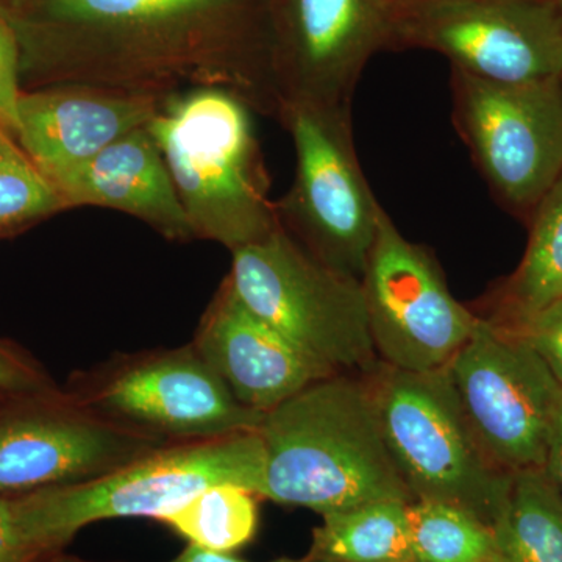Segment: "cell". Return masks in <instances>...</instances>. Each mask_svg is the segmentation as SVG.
Wrapping results in <instances>:
<instances>
[{"label": "cell", "instance_id": "cb8c5ba5", "mask_svg": "<svg viewBox=\"0 0 562 562\" xmlns=\"http://www.w3.org/2000/svg\"><path fill=\"white\" fill-rule=\"evenodd\" d=\"M22 50L20 35L9 18L0 14V125L14 135L21 99Z\"/></svg>", "mask_w": 562, "mask_h": 562}, {"label": "cell", "instance_id": "5bb4252c", "mask_svg": "<svg viewBox=\"0 0 562 562\" xmlns=\"http://www.w3.org/2000/svg\"><path fill=\"white\" fill-rule=\"evenodd\" d=\"M162 99L98 85H46L22 91L13 138L54 187L114 140L146 127Z\"/></svg>", "mask_w": 562, "mask_h": 562}, {"label": "cell", "instance_id": "7c38bea8", "mask_svg": "<svg viewBox=\"0 0 562 562\" xmlns=\"http://www.w3.org/2000/svg\"><path fill=\"white\" fill-rule=\"evenodd\" d=\"M166 446L90 412L57 387L0 403V497L90 482Z\"/></svg>", "mask_w": 562, "mask_h": 562}, {"label": "cell", "instance_id": "e0dca14e", "mask_svg": "<svg viewBox=\"0 0 562 562\" xmlns=\"http://www.w3.org/2000/svg\"><path fill=\"white\" fill-rule=\"evenodd\" d=\"M522 261L484 301L483 319L513 327L562 301V176L530 217Z\"/></svg>", "mask_w": 562, "mask_h": 562}, {"label": "cell", "instance_id": "484cf974", "mask_svg": "<svg viewBox=\"0 0 562 562\" xmlns=\"http://www.w3.org/2000/svg\"><path fill=\"white\" fill-rule=\"evenodd\" d=\"M46 373L21 350L0 341V395L27 394L49 390Z\"/></svg>", "mask_w": 562, "mask_h": 562}, {"label": "cell", "instance_id": "d4e9b609", "mask_svg": "<svg viewBox=\"0 0 562 562\" xmlns=\"http://www.w3.org/2000/svg\"><path fill=\"white\" fill-rule=\"evenodd\" d=\"M506 328L519 333L538 351L562 386V301Z\"/></svg>", "mask_w": 562, "mask_h": 562}, {"label": "cell", "instance_id": "f546056e", "mask_svg": "<svg viewBox=\"0 0 562 562\" xmlns=\"http://www.w3.org/2000/svg\"><path fill=\"white\" fill-rule=\"evenodd\" d=\"M271 562H324L319 560H313V558L305 557L303 560H291V558H280V560L271 561Z\"/></svg>", "mask_w": 562, "mask_h": 562}, {"label": "cell", "instance_id": "3957f363", "mask_svg": "<svg viewBox=\"0 0 562 562\" xmlns=\"http://www.w3.org/2000/svg\"><path fill=\"white\" fill-rule=\"evenodd\" d=\"M261 476L257 430L166 443L99 479L16 495V501L29 538L49 562L87 525L122 517L161 522L216 484H238L258 495Z\"/></svg>", "mask_w": 562, "mask_h": 562}, {"label": "cell", "instance_id": "f1b7e54d", "mask_svg": "<svg viewBox=\"0 0 562 562\" xmlns=\"http://www.w3.org/2000/svg\"><path fill=\"white\" fill-rule=\"evenodd\" d=\"M49 562H91L80 560V558L74 557H54ZM169 562H249L244 561L241 558L235 557L232 553L214 552V550L203 549L201 546L190 543L187 549L183 550L176 558V560Z\"/></svg>", "mask_w": 562, "mask_h": 562}, {"label": "cell", "instance_id": "83f0119b", "mask_svg": "<svg viewBox=\"0 0 562 562\" xmlns=\"http://www.w3.org/2000/svg\"><path fill=\"white\" fill-rule=\"evenodd\" d=\"M549 479L562 494V395L554 416L552 432H550L549 449H547L546 468Z\"/></svg>", "mask_w": 562, "mask_h": 562}, {"label": "cell", "instance_id": "836d02e7", "mask_svg": "<svg viewBox=\"0 0 562 562\" xmlns=\"http://www.w3.org/2000/svg\"><path fill=\"white\" fill-rule=\"evenodd\" d=\"M3 397H5V395H0V403H2Z\"/></svg>", "mask_w": 562, "mask_h": 562}, {"label": "cell", "instance_id": "7a4b0ae2", "mask_svg": "<svg viewBox=\"0 0 562 562\" xmlns=\"http://www.w3.org/2000/svg\"><path fill=\"white\" fill-rule=\"evenodd\" d=\"M254 113L235 92L191 88L166 95L147 124L194 239L231 251L280 227Z\"/></svg>", "mask_w": 562, "mask_h": 562}, {"label": "cell", "instance_id": "30bf717a", "mask_svg": "<svg viewBox=\"0 0 562 562\" xmlns=\"http://www.w3.org/2000/svg\"><path fill=\"white\" fill-rule=\"evenodd\" d=\"M447 372L492 464L509 475L546 468L562 386L519 333L479 316Z\"/></svg>", "mask_w": 562, "mask_h": 562}, {"label": "cell", "instance_id": "9c48e42d", "mask_svg": "<svg viewBox=\"0 0 562 562\" xmlns=\"http://www.w3.org/2000/svg\"><path fill=\"white\" fill-rule=\"evenodd\" d=\"M406 47L492 83L558 79L562 11L557 0H416L392 16L391 49Z\"/></svg>", "mask_w": 562, "mask_h": 562}, {"label": "cell", "instance_id": "ac0fdd59", "mask_svg": "<svg viewBox=\"0 0 562 562\" xmlns=\"http://www.w3.org/2000/svg\"><path fill=\"white\" fill-rule=\"evenodd\" d=\"M265 0H38L32 7L29 33L80 35L151 29L168 22L232 13Z\"/></svg>", "mask_w": 562, "mask_h": 562}, {"label": "cell", "instance_id": "1f68e13d", "mask_svg": "<svg viewBox=\"0 0 562 562\" xmlns=\"http://www.w3.org/2000/svg\"><path fill=\"white\" fill-rule=\"evenodd\" d=\"M16 2H18V0H0V14H3L2 13L3 7L9 5V3H16Z\"/></svg>", "mask_w": 562, "mask_h": 562}, {"label": "cell", "instance_id": "e575fe53", "mask_svg": "<svg viewBox=\"0 0 562 562\" xmlns=\"http://www.w3.org/2000/svg\"><path fill=\"white\" fill-rule=\"evenodd\" d=\"M557 2H558V0H557Z\"/></svg>", "mask_w": 562, "mask_h": 562}, {"label": "cell", "instance_id": "44dd1931", "mask_svg": "<svg viewBox=\"0 0 562 562\" xmlns=\"http://www.w3.org/2000/svg\"><path fill=\"white\" fill-rule=\"evenodd\" d=\"M408 522L413 562H508L494 528L458 506L414 501Z\"/></svg>", "mask_w": 562, "mask_h": 562}, {"label": "cell", "instance_id": "8fae6325", "mask_svg": "<svg viewBox=\"0 0 562 562\" xmlns=\"http://www.w3.org/2000/svg\"><path fill=\"white\" fill-rule=\"evenodd\" d=\"M361 288L379 360L402 371L446 369L479 322L453 297L431 251L408 241L384 209Z\"/></svg>", "mask_w": 562, "mask_h": 562}, {"label": "cell", "instance_id": "4316f807", "mask_svg": "<svg viewBox=\"0 0 562 562\" xmlns=\"http://www.w3.org/2000/svg\"><path fill=\"white\" fill-rule=\"evenodd\" d=\"M0 562H47L22 525L16 497H0Z\"/></svg>", "mask_w": 562, "mask_h": 562}, {"label": "cell", "instance_id": "4dcf8cb0", "mask_svg": "<svg viewBox=\"0 0 562 562\" xmlns=\"http://www.w3.org/2000/svg\"><path fill=\"white\" fill-rule=\"evenodd\" d=\"M392 9H397V7L405 5V3L416 2V0H390Z\"/></svg>", "mask_w": 562, "mask_h": 562}, {"label": "cell", "instance_id": "603a6c76", "mask_svg": "<svg viewBox=\"0 0 562 562\" xmlns=\"http://www.w3.org/2000/svg\"><path fill=\"white\" fill-rule=\"evenodd\" d=\"M65 211L60 195L0 125V235Z\"/></svg>", "mask_w": 562, "mask_h": 562}, {"label": "cell", "instance_id": "ffe728a7", "mask_svg": "<svg viewBox=\"0 0 562 562\" xmlns=\"http://www.w3.org/2000/svg\"><path fill=\"white\" fill-rule=\"evenodd\" d=\"M495 532L508 562H562V494L543 469L513 475Z\"/></svg>", "mask_w": 562, "mask_h": 562}, {"label": "cell", "instance_id": "7402d4cb", "mask_svg": "<svg viewBox=\"0 0 562 562\" xmlns=\"http://www.w3.org/2000/svg\"><path fill=\"white\" fill-rule=\"evenodd\" d=\"M257 494L238 484H216L161 520L190 543L233 553L255 538L260 522Z\"/></svg>", "mask_w": 562, "mask_h": 562}, {"label": "cell", "instance_id": "5b68a950", "mask_svg": "<svg viewBox=\"0 0 562 562\" xmlns=\"http://www.w3.org/2000/svg\"><path fill=\"white\" fill-rule=\"evenodd\" d=\"M224 280L249 312L331 372L364 375L379 364L361 280L324 265L283 228L233 250Z\"/></svg>", "mask_w": 562, "mask_h": 562}, {"label": "cell", "instance_id": "4fadbf2b", "mask_svg": "<svg viewBox=\"0 0 562 562\" xmlns=\"http://www.w3.org/2000/svg\"><path fill=\"white\" fill-rule=\"evenodd\" d=\"M392 16L390 0H269L281 105H351L369 60L391 49Z\"/></svg>", "mask_w": 562, "mask_h": 562}, {"label": "cell", "instance_id": "8992f818", "mask_svg": "<svg viewBox=\"0 0 562 562\" xmlns=\"http://www.w3.org/2000/svg\"><path fill=\"white\" fill-rule=\"evenodd\" d=\"M277 121L295 154L294 180L277 201L280 227L324 265L361 280L383 205L355 150L351 105L286 102Z\"/></svg>", "mask_w": 562, "mask_h": 562}, {"label": "cell", "instance_id": "9a60e30c", "mask_svg": "<svg viewBox=\"0 0 562 562\" xmlns=\"http://www.w3.org/2000/svg\"><path fill=\"white\" fill-rule=\"evenodd\" d=\"M191 344L233 397L255 413H271L310 384L336 375L249 312L225 280Z\"/></svg>", "mask_w": 562, "mask_h": 562}, {"label": "cell", "instance_id": "52a82bcc", "mask_svg": "<svg viewBox=\"0 0 562 562\" xmlns=\"http://www.w3.org/2000/svg\"><path fill=\"white\" fill-rule=\"evenodd\" d=\"M66 392L90 412L165 443L257 431L265 419L233 397L192 344L122 355L77 375Z\"/></svg>", "mask_w": 562, "mask_h": 562}, {"label": "cell", "instance_id": "d6986e66", "mask_svg": "<svg viewBox=\"0 0 562 562\" xmlns=\"http://www.w3.org/2000/svg\"><path fill=\"white\" fill-rule=\"evenodd\" d=\"M408 505L380 501L322 514L306 557L324 562H413Z\"/></svg>", "mask_w": 562, "mask_h": 562}, {"label": "cell", "instance_id": "ba28073f", "mask_svg": "<svg viewBox=\"0 0 562 562\" xmlns=\"http://www.w3.org/2000/svg\"><path fill=\"white\" fill-rule=\"evenodd\" d=\"M454 128L494 198L516 216L562 176V77L505 85L450 74Z\"/></svg>", "mask_w": 562, "mask_h": 562}, {"label": "cell", "instance_id": "d6a6232c", "mask_svg": "<svg viewBox=\"0 0 562 562\" xmlns=\"http://www.w3.org/2000/svg\"><path fill=\"white\" fill-rule=\"evenodd\" d=\"M558 3H560V9L562 11V0H558Z\"/></svg>", "mask_w": 562, "mask_h": 562}, {"label": "cell", "instance_id": "6da1fadb", "mask_svg": "<svg viewBox=\"0 0 562 562\" xmlns=\"http://www.w3.org/2000/svg\"><path fill=\"white\" fill-rule=\"evenodd\" d=\"M258 497L322 514L414 502L384 443L364 375L336 373L292 395L260 428Z\"/></svg>", "mask_w": 562, "mask_h": 562}, {"label": "cell", "instance_id": "277c9868", "mask_svg": "<svg viewBox=\"0 0 562 562\" xmlns=\"http://www.w3.org/2000/svg\"><path fill=\"white\" fill-rule=\"evenodd\" d=\"M364 376L387 452L414 501L458 506L495 530L513 475L483 452L447 368L409 372L379 361Z\"/></svg>", "mask_w": 562, "mask_h": 562}, {"label": "cell", "instance_id": "2e32d148", "mask_svg": "<svg viewBox=\"0 0 562 562\" xmlns=\"http://www.w3.org/2000/svg\"><path fill=\"white\" fill-rule=\"evenodd\" d=\"M65 210L101 206L131 214L169 241L194 239L168 166L146 127L128 133L54 184Z\"/></svg>", "mask_w": 562, "mask_h": 562}]
</instances>
